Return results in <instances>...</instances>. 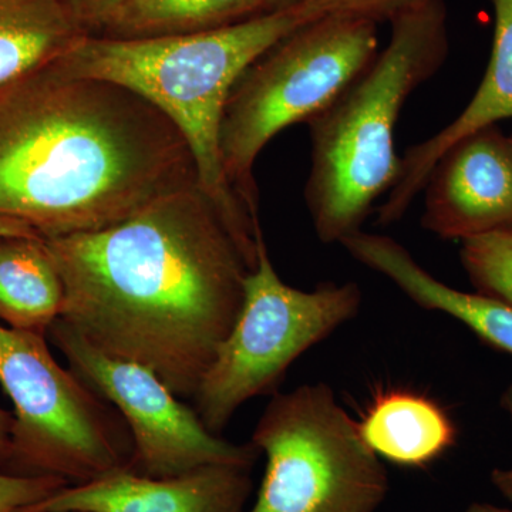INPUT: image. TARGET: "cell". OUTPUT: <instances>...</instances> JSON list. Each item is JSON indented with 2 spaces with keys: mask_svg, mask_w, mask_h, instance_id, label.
<instances>
[{
  "mask_svg": "<svg viewBox=\"0 0 512 512\" xmlns=\"http://www.w3.org/2000/svg\"><path fill=\"white\" fill-rule=\"evenodd\" d=\"M45 244L63 282L60 319L104 355L147 367L192 399L255 269L201 185Z\"/></svg>",
  "mask_w": 512,
  "mask_h": 512,
  "instance_id": "cell-1",
  "label": "cell"
},
{
  "mask_svg": "<svg viewBox=\"0 0 512 512\" xmlns=\"http://www.w3.org/2000/svg\"><path fill=\"white\" fill-rule=\"evenodd\" d=\"M194 184L181 131L127 87L55 62L0 86V215L40 237L111 227Z\"/></svg>",
  "mask_w": 512,
  "mask_h": 512,
  "instance_id": "cell-2",
  "label": "cell"
},
{
  "mask_svg": "<svg viewBox=\"0 0 512 512\" xmlns=\"http://www.w3.org/2000/svg\"><path fill=\"white\" fill-rule=\"evenodd\" d=\"M319 0H295L244 22L192 35L107 39L86 35L55 60L73 76L120 84L156 106L181 131L198 183L220 208L249 262H258L261 224L222 171L225 104L241 74L289 33L328 15Z\"/></svg>",
  "mask_w": 512,
  "mask_h": 512,
  "instance_id": "cell-3",
  "label": "cell"
},
{
  "mask_svg": "<svg viewBox=\"0 0 512 512\" xmlns=\"http://www.w3.org/2000/svg\"><path fill=\"white\" fill-rule=\"evenodd\" d=\"M389 45L338 99L309 121L312 164L305 201L323 244L362 229L400 173L394 128L407 99L448 55L447 9L430 0L390 22Z\"/></svg>",
  "mask_w": 512,
  "mask_h": 512,
  "instance_id": "cell-4",
  "label": "cell"
},
{
  "mask_svg": "<svg viewBox=\"0 0 512 512\" xmlns=\"http://www.w3.org/2000/svg\"><path fill=\"white\" fill-rule=\"evenodd\" d=\"M377 23L328 13L289 33L241 74L225 104L222 171L232 192L259 222L254 165L285 128L328 109L377 56Z\"/></svg>",
  "mask_w": 512,
  "mask_h": 512,
  "instance_id": "cell-5",
  "label": "cell"
},
{
  "mask_svg": "<svg viewBox=\"0 0 512 512\" xmlns=\"http://www.w3.org/2000/svg\"><path fill=\"white\" fill-rule=\"evenodd\" d=\"M0 386L15 416L6 473L82 484L130 464L126 421L56 362L45 335L0 323Z\"/></svg>",
  "mask_w": 512,
  "mask_h": 512,
  "instance_id": "cell-6",
  "label": "cell"
},
{
  "mask_svg": "<svg viewBox=\"0 0 512 512\" xmlns=\"http://www.w3.org/2000/svg\"><path fill=\"white\" fill-rule=\"evenodd\" d=\"M251 443L266 470L248 512H376L389 491L386 468L328 384L275 393Z\"/></svg>",
  "mask_w": 512,
  "mask_h": 512,
  "instance_id": "cell-7",
  "label": "cell"
},
{
  "mask_svg": "<svg viewBox=\"0 0 512 512\" xmlns=\"http://www.w3.org/2000/svg\"><path fill=\"white\" fill-rule=\"evenodd\" d=\"M362 301L355 282H326L313 291L285 284L261 232L241 311L192 397L202 423L220 436L239 407L275 394L292 363L355 318Z\"/></svg>",
  "mask_w": 512,
  "mask_h": 512,
  "instance_id": "cell-8",
  "label": "cell"
},
{
  "mask_svg": "<svg viewBox=\"0 0 512 512\" xmlns=\"http://www.w3.org/2000/svg\"><path fill=\"white\" fill-rule=\"evenodd\" d=\"M47 335L70 369L126 421L133 440L128 470L163 478L212 464L254 467L261 454L254 444L231 443L212 433L147 367L104 355L60 318Z\"/></svg>",
  "mask_w": 512,
  "mask_h": 512,
  "instance_id": "cell-9",
  "label": "cell"
},
{
  "mask_svg": "<svg viewBox=\"0 0 512 512\" xmlns=\"http://www.w3.org/2000/svg\"><path fill=\"white\" fill-rule=\"evenodd\" d=\"M421 225L441 239L512 227V137L497 126L454 144L427 181Z\"/></svg>",
  "mask_w": 512,
  "mask_h": 512,
  "instance_id": "cell-10",
  "label": "cell"
},
{
  "mask_svg": "<svg viewBox=\"0 0 512 512\" xmlns=\"http://www.w3.org/2000/svg\"><path fill=\"white\" fill-rule=\"evenodd\" d=\"M251 467L212 464L180 476H140L128 468L69 484L28 512H244Z\"/></svg>",
  "mask_w": 512,
  "mask_h": 512,
  "instance_id": "cell-11",
  "label": "cell"
},
{
  "mask_svg": "<svg viewBox=\"0 0 512 512\" xmlns=\"http://www.w3.org/2000/svg\"><path fill=\"white\" fill-rule=\"evenodd\" d=\"M495 13L490 63L473 99L456 120L406 151L400 173L377 210L380 225L402 220L426 187L434 167L454 144L512 117V0H491Z\"/></svg>",
  "mask_w": 512,
  "mask_h": 512,
  "instance_id": "cell-12",
  "label": "cell"
},
{
  "mask_svg": "<svg viewBox=\"0 0 512 512\" xmlns=\"http://www.w3.org/2000/svg\"><path fill=\"white\" fill-rule=\"evenodd\" d=\"M360 264L393 282L420 308L446 313L491 348L512 355V306L480 292H463L434 278L399 242L360 229L342 242Z\"/></svg>",
  "mask_w": 512,
  "mask_h": 512,
  "instance_id": "cell-13",
  "label": "cell"
},
{
  "mask_svg": "<svg viewBox=\"0 0 512 512\" xmlns=\"http://www.w3.org/2000/svg\"><path fill=\"white\" fill-rule=\"evenodd\" d=\"M357 429L377 457L407 468L430 466L458 436L456 423L437 400L410 389L377 392Z\"/></svg>",
  "mask_w": 512,
  "mask_h": 512,
  "instance_id": "cell-14",
  "label": "cell"
},
{
  "mask_svg": "<svg viewBox=\"0 0 512 512\" xmlns=\"http://www.w3.org/2000/svg\"><path fill=\"white\" fill-rule=\"evenodd\" d=\"M63 282L42 237L0 241V322L47 335L62 315Z\"/></svg>",
  "mask_w": 512,
  "mask_h": 512,
  "instance_id": "cell-15",
  "label": "cell"
},
{
  "mask_svg": "<svg viewBox=\"0 0 512 512\" xmlns=\"http://www.w3.org/2000/svg\"><path fill=\"white\" fill-rule=\"evenodd\" d=\"M279 0H127L90 35L107 39L192 35L279 8Z\"/></svg>",
  "mask_w": 512,
  "mask_h": 512,
  "instance_id": "cell-16",
  "label": "cell"
},
{
  "mask_svg": "<svg viewBox=\"0 0 512 512\" xmlns=\"http://www.w3.org/2000/svg\"><path fill=\"white\" fill-rule=\"evenodd\" d=\"M86 35L63 0H0V86L55 62Z\"/></svg>",
  "mask_w": 512,
  "mask_h": 512,
  "instance_id": "cell-17",
  "label": "cell"
},
{
  "mask_svg": "<svg viewBox=\"0 0 512 512\" xmlns=\"http://www.w3.org/2000/svg\"><path fill=\"white\" fill-rule=\"evenodd\" d=\"M460 259L476 292L512 306V227L461 242Z\"/></svg>",
  "mask_w": 512,
  "mask_h": 512,
  "instance_id": "cell-18",
  "label": "cell"
},
{
  "mask_svg": "<svg viewBox=\"0 0 512 512\" xmlns=\"http://www.w3.org/2000/svg\"><path fill=\"white\" fill-rule=\"evenodd\" d=\"M69 485L53 476H18L0 470V512H28Z\"/></svg>",
  "mask_w": 512,
  "mask_h": 512,
  "instance_id": "cell-19",
  "label": "cell"
},
{
  "mask_svg": "<svg viewBox=\"0 0 512 512\" xmlns=\"http://www.w3.org/2000/svg\"><path fill=\"white\" fill-rule=\"evenodd\" d=\"M329 13H345L379 23L426 5L430 0H319Z\"/></svg>",
  "mask_w": 512,
  "mask_h": 512,
  "instance_id": "cell-20",
  "label": "cell"
},
{
  "mask_svg": "<svg viewBox=\"0 0 512 512\" xmlns=\"http://www.w3.org/2000/svg\"><path fill=\"white\" fill-rule=\"evenodd\" d=\"M66 8L72 13L87 35L99 28L101 22L120 8L127 0H63Z\"/></svg>",
  "mask_w": 512,
  "mask_h": 512,
  "instance_id": "cell-21",
  "label": "cell"
},
{
  "mask_svg": "<svg viewBox=\"0 0 512 512\" xmlns=\"http://www.w3.org/2000/svg\"><path fill=\"white\" fill-rule=\"evenodd\" d=\"M501 406L512 423V383L505 389L503 397H501ZM491 483L497 488L498 493L503 495L505 500L512 505V466L508 468H495L491 473Z\"/></svg>",
  "mask_w": 512,
  "mask_h": 512,
  "instance_id": "cell-22",
  "label": "cell"
},
{
  "mask_svg": "<svg viewBox=\"0 0 512 512\" xmlns=\"http://www.w3.org/2000/svg\"><path fill=\"white\" fill-rule=\"evenodd\" d=\"M15 416L0 407V470L8 471L12 458V436Z\"/></svg>",
  "mask_w": 512,
  "mask_h": 512,
  "instance_id": "cell-23",
  "label": "cell"
},
{
  "mask_svg": "<svg viewBox=\"0 0 512 512\" xmlns=\"http://www.w3.org/2000/svg\"><path fill=\"white\" fill-rule=\"evenodd\" d=\"M12 237H40L26 222L0 215V241Z\"/></svg>",
  "mask_w": 512,
  "mask_h": 512,
  "instance_id": "cell-24",
  "label": "cell"
},
{
  "mask_svg": "<svg viewBox=\"0 0 512 512\" xmlns=\"http://www.w3.org/2000/svg\"><path fill=\"white\" fill-rule=\"evenodd\" d=\"M466 512H512V508L497 507L493 504L474 503L467 508Z\"/></svg>",
  "mask_w": 512,
  "mask_h": 512,
  "instance_id": "cell-25",
  "label": "cell"
},
{
  "mask_svg": "<svg viewBox=\"0 0 512 512\" xmlns=\"http://www.w3.org/2000/svg\"><path fill=\"white\" fill-rule=\"evenodd\" d=\"M279 2H281L282 5H286V3H292L295 2V0H279Z\"/></svg>",
  "mask_w": 512,
  "mask_h": 512,
  "instance_id": "cell-26",
  "label": "cell"
},
{
  "mask_svg": "<svg viewBox=\"0 0 512 512\" xmlns=\"http://www.w3.org/2000/svg\"><path fill=\"white\" fill-rule=\"evenodd\" d=\"M67 512H79V511H67Z\"/></svg>",
  "mask_w": 512,
  "mask_h": 512,
  "instance_id": "cell-27",
  "label": "cell"
}]
</instances>
